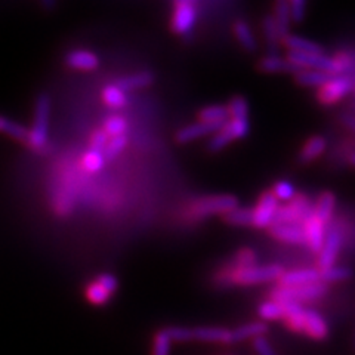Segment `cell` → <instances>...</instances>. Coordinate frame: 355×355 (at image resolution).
<instances>
[{
  "label": "cell",
  "instance_id": "6da1fadb",
  "mask_svg": "<svg viewBox=\"0 0 355 355\" xmlns=\"http://www.w3.org/2000/svg\"><path fill=\"white\" fill-rule=\"evenodd\" d=\"M283 274H284L283 266L277 263L253 265V266H248V268H234V266L230 265L216 274L215 283L222 287L254 286L261 283L280 280V277Z\"/></svg>",
  "mask_w": 355,
  "mask_h": 355
},
{
  "label": "cell",
  "instance_id": "7a4b0ae2",
  "mask_svg": "<svg viewBox=\"0 0 355 355\" xmlns=\"http://www.w3.org/2000/svg\"><path fill=\"white\" fill-rule=\"evenodd\" d=\"M49 116H51V99L48 95H40L36 101L35 121L28 129L26 146L35 153H44L48 148L49 139Z\"/></svg>",
  "mask_w": 355,
  "mask_h": 355
},
{
  "label": "cell",
  "instance_id": "3957f363",
  "mask_svg": "<svg viewBox=\"0 0 355 355\" xmlns=\"http://www.w3.org/2000/svg\"><path fill=\"white\" fill-rule=\"evenodd\" d=\"M239 206V198L231 194H218V196H206L197 198L188 209L185 210V216L200 220L215 215L224 216L230 210Z\"/></svg>",
  "mask_w": 355,
  "mask_h": 355
},
{
  "label": "cell",
  "instance_id": "277c9868",
  "mask_svg": "<svg viewBox=\"0 0 355 355\" xmlns=\"http://www.w3.org/2000/svg\"><path fill=\"white\" fill-rule=\"evenodd\" d=\"M329 292V286L324 283H313L297 287H283L275 286L271 291V299L282 304H299L302 305L305 302H313L317 299L326 296Z\"/></svg>",
  "mask_w": 355,
  "mask_h": 355
},
{
  "label": "cell",
  "instance_id": "5b68a950",
  "mask_svg": "<svg viewBox=\"0 0 355 355\" xmlns=\"http://www.w3.org/2000/svg\"><path fill=\"white\" fill-rule=\"evenodd\" d=\"M169 333L171 339L175 342H188V340H202V342H215L232 343L231 330L225 327H182L173 326L166 329Z\"/></svg>",
  "mask_w": 355,
  "mask_h": 355
},
{
  "label": "cell",
  "instance_id": "8992f818",
  "mask_svg": "<svg viewBox=\"0 0 355 355\" xmlns=\"http://www.w3.org/2000/svg\"><path fill=\"white\" fill-rule=\"evenodd\" d=\"M313 215V205L309 200L302 196L296 194V197L288 202L286 206L279 207L274 225L277 224H291V225H304V222Z\"/></svg>",
  "mask_w": 355,
  "mask_h": 355
},
{
  "label": "cell",
  "instance_id": "52a82bcc",
  "mask_svg": "<svg viewBox=\"0 0 355 355\" xmlns=\"http://www.w3.org/2000/svg\"><path fill=\"white\" fill-rule=\"evenodd\" d=\"M249 121L248 120H228L227 123L222 126L215 135L207 142V150L210 153H218L224 150L227 146L234 141L241 139L249 135Z\"/></svg>",
  "mask_w": 355,
  "mask_h": 355
},
{
  "label": "cell",
  "instance_id": "ba28073f",
  "mask_svg": "<svg viewBox=\"0 0 355 355\" xmlns=\"http://www.w3.org/2000/svg\"><path fill=\"white\" fill-rule=\"evenodd\" d=\"M198 17L197 3L191 0H180L173 5V12L171 19V28L175 35L185 36L190 35L196 27Z\"/></svg>",
  "mask_w": 355,
  "mask_h": 355
},
{
  "label": "cell",
  "instance_id": "9c48e42d",
  "mask_svg": "<svg viewBox=\"0 0 355 355\" xmlns=\"http://www.w3.org/2000/svg\"><path fill=\"white\" fill-rule=\"evenodd\" d=\"M355 87V82L349 76H333L330 80L318 89L317 99L323 105H331L349 95Z\"/></svg>",
  "mask_w": 355,
  "mask_h": 355
},
{
  "label": "cell",
  "instance_id": "30bf717a",
  "mask_svg": "<svg viewBox=\"0 0 355 355\" xmlns=\"http://www.w3.org/2000/svg\"><path fill=\"white\" fill-rule=\"evenodd\" d=\"M342 231L339 227H330L326 232V239L323 246H321L318 252V259H317V268L318 270H326L330 266L336 265L338 257L342 249Z\"/></svg>",
  "mask_w": 355,
  "mask_h": 355
},
{
  "label": "cell",
  "instance_id": "8fae6325",
  "mask_svg": "<svg viewBox=\"0 0 355 355\" xmlns=\"http://www.w3.org/2000/svg\"><path fill=\"white\" fill-rule=\"evenodd\" d=\"M279 200L274 197L271 191L263 193L257 206H254L253 210V224L252 227L254 228H271L274 225V220L277 216V212H279Z\"/></svg>",
  "mask_w": 355,
  "mask_h": 355
},
{
  "label": "cell",
  "instance_id": "7c38bea8",
  "mask_svg": "<svg viewBox=\"0 0 355 355\" xmlns=\"http://www.w3.org/2000/svg\"><path fill=\"white\" fill-rule=\"evenodd\" d=\"M304 335L317 339V340H323L329 336V324L324 320V317L320 313H317L315 309L305 308L304 313Z\"/></svg>",
  "mask_w": 355,
  "mask_h": 355
},
{
  "label": "cell",
  "instance_id": "4fadbf2b",
  "mask_svg": "<svg viewBox=\"0 0 355 355\" xmlns=\"http://www.w3.org/2000/svg\"><path fill=\"white\" fill-rule=\"evenodd\" d=\"M222 126L219 125H212V123H205V121H196V123L187 125L181 128L176 132V142L180 144H188L193 142L198 138H203L207 135H215V133L220 129Z\"/></svg>",
  "mask_w": 355,
  "mask_h": 355
},
{
  "label": "cell",
  "instance_id": "5bb4252c",
  "mask_svg": "<svg viewBox=\"0 0 355 355\" xmlns=\"http://www.w3.org/2000/svg\"><path fill=\"white\" fill-rule=\"evenodd\" d=\"M304 232H305V240H306V244L308 248L318 253L321 246H323L324 243V239H326V225L323 224V222L318 220L314 215H311L305 222H304Z\"/></svg>",
  "mask_w": 355,
  "mask_h": 355
},
{
  "label": "cell",
  "instance_id": "9a60e30c",
  "mask_svg": "<svg viewBox=\"0 0 355 355\" xmlns=\"http://www.w3.org/2000/svg\"><path fill=\"white\" fill-rule=\"evenodd\" d=\"M65 64L73 70L79 71H94L99 67L98 55L86 51V49H76L65 55Z\"/></svg>",
  "mask_w": 355,
  "mask_h": 355
},
{
  "label": "cell",
  "instance_id": "2e32d148",
  "mask_svg": "<svg viewBox=\"0 0 355 355\" xmlns=\"http://www.w3.org/2000/svg\"><path fill=\"white\" fill-rule=\"evenodd\" d=\"M320 282V270L318 268H301V270H292L284 271L280 277L279 286L283 287H297L305 284H313Z\"/></svg>",
  "mask_w": 355,
  "mask_h": 355
},
{
  "label": "cell",
  "instance_id": "e0dca14e",
  "mask_svg": "<svg viewBox=\"0 0 355 355\" xmlns=\"http://www.w3.org/2000/svg\"><path fill=\"white\" fill-rule=\"evenodd\" d=\"M271 236L277 240L288 244H306L305 232L301 225L291 224H277L270 228Z\"/></svg>",
  "mask_w": 355,
  "mask_h": 355
},
{
  "label": "cell",
  "instance_id": "ac0fdd59",
  "mask_svg": "<svg viewBox=\"0 0 355 355\" xmlns=\"http://www.w3.org/2000/svg\"><path fill=\"white\" fill-rule=\"evenodd\" d=\"M259 70L263 73H270V74H280V73L296 74L297 71H301L287 58H282L277 53L266 55L265 58H262L259 62Z\"/></svg>",
  "mask_w": 355,
  "mask_h": 355
},
{
  "label": "cell",
  "instance_id": "d6986e66",
  "mask_svg": "<svg viewBox=\"0 0 355 355\" xmlns=\"http://www.w3.org/2000/svg\"><path fill=\"white\" fill-rule=\"evenodd\" d=\"M335 207H336L335 194L330 191H324L323 194H320L315 205L313 206V215L326 225L331 220L333 214H335Z\"/></svg>",
  "mask_w": 355,
  "mask_h": 355
},
{
  "label": "cell",
  "instance_id": "ffe728a7",
  "mask_svg": "<svg viewBox=\"0 0 355 355\" xmlns=\"http://www.w3.org/2000/svg\"><path fill=\"white\" fill-rule=\"evenodd\" d=\"M327 148V139L324 137H313L309 138L305 146L302 147L301 153H299V162L306 164L317 160L321 154H324Z\"/></svg>",
  "mask_w": 355,
  "mask_h": 355
},
{
  "label": "cell",
  "instance_id": "44dd1931",
  "mask_svg": "<svg viewBox=\"0 0 355 355\" xmlns=\"http://www.w3.org/2000/svg\"><path fill=\"white\" fill-rule=\"evenodd\" d=\"M284 46L288 49V52H297V53H324L323 46L321 44L308 40L305 37L288 35L284 40Z\"/></svg>",
  "mask_w": 355,
  "mask_h": 355
},
{
  "label": "cell",
  "instance_id": "7402d4cb",
  "mask_svg": "<svg viewBox=\"0 0 355 355\" xmlns=\"http://www.w3.org/2000/svg\"><path fill=\"white\" fill-rule=\"evenodd\" d=\"M153 82H154V76L151 73L141 71V73L121 77L116 85L121 89V91H125L128 94L130 91H138V89L148 87Z\"/></svg>",
  "mask_w": 355,
  "mask_h": 355
},
{
  "label": "cell",
  "instance_id": "603a6c76",
  "mask_svg": "<svg viewBox=\"0 0 355 355\" xmlns=\"http://www.w3.org/2000/svg\"><path fill=\"white\" fill-rule=\"evenodd\" d=\"M266 330H268V326H266V323H263V321H252V323L243 324L234 330H231L232 343L263 336Z\"/></svg>",
  "mask_w": 355,
  "mask_h": 355
},
{
  "label": "cell",
  "instance_id": "cb8c5ba5",
  "mask_svg": "<svg viewBox=\"0 0 355 355\" xmlns=\"http://www.w3.org/2000/svg\"><path fill=\"white\" fill-rule=\"evenodd\" d=\"M234 35L237 37V40L240 42L241 46L244 48V51L248 52H257L258 51V40L257 36H254V33L252 31L250 26L248 24L246 21L239 19L234 22Z\"/></svg>",
  "mask_w": 355,
  "mask_h": 355
},
{
  "label": "cell",
  "instance_id": "d4e9b609",
  "mask_svg": "<svg viewBox=\"0 0 355 355\" xmlns=\"http://www.w3.org/2000/svg\"><path fill=\"white\" fill-rule=\"evenodd\" d=\"M274 22H275V27L277 31H279V36L282 39V42L291 35V14H288V5L284 0H280V2H277L274 5Z\"/></svg>",
  "mask_w": 355,
  "mask_h": 355
},
{
  "label": "cell",
  "instance_id": "484cf974",
  "mask_svg": "<svg viewBox=\"0 0 355 355\" xmlns=\"http://www.w3.org/2000/svg\"><path fill=\"white\" fill-rule=\"evenodd\" d=\"M228 120L230 114L227 105H207L202 111H198V121H205V123L224 126Z\"/></svg>",
  "mask_w": 355,
  "mask_h": 355
},
{
  "label": "cell",
  "instance_id": "4316f807",
  "mask_svg": "<svg viewBox=\"0 0 355 355\" xmlns=\"http://www.w3.org/2000/svg\"><path fill=\"white\" fill-rule=\"evenodd\" d=\"M101 96H103V101L105 103V105L110 107V108H113V110L125 108L129 104L126 92L121 91V89L117 85L105 86L103 89Z\"/></svg>",
  "mask_w": 355,
  "mask_h": 355
},
{
  "label": "cell",
  "instance_id": "83f0119b",
  "mask_svg": "<svg viewBox=\"0 0 355 355\" xmlns=\"http://www.w3.org/2000/svg\"><path fill=\"white\" fill-rule=\"evenodd\" d=\"M330 74L323 73V71H317V70H301L295 74L296 83L305 86V87H321L324 86L330 80Z\"/></svg>",
  "mask_w": 355,
  "mask_h": 355
},
{
  "label": "cell",
  "instance_id": "f1b7e54d",
  "mask_svg": "<svg viewBox=\"0 0 355 355\" xmlns=\"http://www.w3.org/2000/svg\"><path fill=\"white\" fill-rule=\"evenodd\" d=\"M224 220L232 227H250L253 224V210L250 207H234L224 216Z\"/></svg>",
  "mask_w": 355,
  "mask_h": 355
},
{
  "label": "cell",
  "instance_id": "f546056e",
  "mask_svg": "<svg viewBox=\"0 0 355 355\" xmlns=\"http://www.w3.org/2000/svg\"><path fill=\"white\" fill-rule=\"evenodd\" d=\"M352 274H354L352 270L348 268V266L333 265V266H330V268L320 270V282L329 286V284L336 283V282L349 280Z\"/></svg>",
  "mask_w": 355,
  "mask_h": 355
},
{
  "label": "cell",
  "instance_id": "4dcf8cb0",
  "mask_svg": "<svg viewBox=\"0 0 355 355\" xmlns=\"http://www.w3.org/2000/svg\"><path fill=\"white\" fill-rule=\"evenodd\" d=\"M258 315L265 321H275V320H284L286 315V308L284 304L277 302L270 299V301H265L258 306Z\"/></svg>",
  "mask_w": 355,
  "mask_h": 355
},
{
  "label": "cell",
  "instance_id": "1f68e13d",
  "mask_svg": "<svg viewBox=\"0 0 355 355\" xmlns=\"http://www.w3.org/2000/svg\"><path fill=\"white\" fill-rule=\"evenodd\" d=\"M262 31H263V36H265V42H266V46L271 51L270 55H275L277 48H279V43L282 42L280 36H279V31H277L275 27V22L272 15H266L262 19Z\"/></svg>",
  "mask_w": 355,
  "mask_h": 355
},
{
  "label": "cell",
  "instance_id": "d6a6232c",
  "mask_svg": "<svg viewBox=\"0 0 355 355\" xmlns=\"http://www.w3.org/2000/svg\"><path fill=\"white\" fill-rule=\"evenodd\" d=\"M0 133H5V135L14 138L22 144H26L28 129L21 126L19 123H17V121H12L8 117L0 116Z\"/></svg>",
  "mask_w": 355,
  "mask_h": 355
},
{
  "label": "cell",
  "instance_id": "836d02e7",
  "mask_svg": "<svg viewBox=\"0 0 355 355\" xmlns=\"http://www.w3.org/2000/svg\"><path fill=\"white\" fill-rule=\"evenodd\" d=\"M85 295L87 301L95 306H104L111 301V297H113V295L108 293L105 288L99 286L96 282H92L86 287Z\"/></svg>",
  "mask_w": 355,
  "mask_h": 355
},
{
  "label": "cell",
  "instance_id": "e575fe53",
  "mask_svg": "<svg viewBox=\"0 0 355 355\" xmlns=\"http://www.w3.org/2000/svg\"><path fill=\"white\" fill-rule=\"evenodd\" d=\"M128 120L121 116H111L104 121V126L101 128L108 138H116V137H121L126 135L128 132Z\"/></svg>",
  "mask_w": 355,
  "mask_h": 355
},
{
  "label": "cell",
  "instance_id": "d590c367",
  "mask_svg": "<svg viewBox=\"0 0 355 355\" xmlns=\"http://www.w3.org/2000/svg\"><path fill=\"white\" fill-rule=\"evenodd\" d=\"M172 343L169 333L166 329L159 330L155 333L153 339V347H151V355H171L172 351Z\"/></svg>",
  "mask_w": 355,
  "mask_h": 355
},
{
  "label": "cell",
  "instance_id": "8d00e7d4",
  "mask_svg": "<svg viewBox=\"0 0 355 355\" xmlns=\"http://www.w3.org/2000/svg\"><path fill=\"white\" fill-rule=\"evenodd\" d=\"M227 110L231 120H248L249 104L246 101V98L243 96L231 98V101L227 105Z\"/></svg>",
  "mask_w": 355,
  "mask_h": 355
},
{
  "label": "cell",
  "instance_id": "74e56055",
  "mask_svg": "<svg viewBox=\"0 0 355 355\" xmlns=\"http://www.w3.org/2000/svg\"><path fill=\"white\" fill-rule=\"evenodd\" d=\"M128 135H121L116 138H110L107 147L104 150V159L105 162H113L119 157V154L123 153L128 146Z\"/></svg>",
  "mask_w": 355,
  "mask_h": 355
},
{
  "label": "cell",
  "instance_id": "f35d334b",
  "mask_svg": "<svg viewBox=\"0 0 355 355\" xmlns=\"http://www.w3.org/2000/svg\"><path fill=\"white\" fill-rule=\"evenodd\" d=\"M105 163L107 162L104 159L103 153L87 150L86 154L83 155V168L89 173H98L99 171H103Z\"/></svg>",
  "mask_w": 355,
  "mask_h": 355
},
{
  "label": "cell",
  "instance_id": "ab89813d",
  "mask_svg": "<svg viewBox=\"0 0 355 355\" xmlns=\"http://www.w3.org/2000/svg\"><path fill=\"white\" fill-rule=\"evenodd\" d=\"M257 259H258L257 253H254L252 249L244 248L234 254V259H232L231 266H234V268H248V266L257 265Z\"/></svg>",
  "mask_w": 355,
  "mask_h": 355
},
{
  "label": "cell",
  "instance_id": "60d3db41",
  "mask_svg": "<svg viewBox=\"0 0 355 355\" xmlns=\"http://www.w3.org/2000/svg\"><path fill=\"white\" fill-rule=\"evenodd\" d=\"M271 193L274 194V197H275L277 200H279V202H284V203L292 202V200L296 197L295 187H293L291 182H287V181L277 182V184L274 185Z\"/></svg>",
  "mask_w": 355,
  "mask_h": 355
},
{
  "label": "cell",
  "instance_id": "b9f144b4",
  "mask_svg": "<svg viewBox=\"0 0 355 355\" xmlns=\"http://www.w3.org/2000/svg\"><path fill=\"white\" fill-rule=\"evenodd\" d=\"M288 5V14H291L292 22L296 24H301V22L306 17V2L305 0H292V2H287Z\"/></svg>",
  "mask_w": 355,
  "mask_h": 355
},
{
  "label": "cell",
  "instance_id": "7bdbcfd3",
  "mask_svg": "<svg viewBox=\"0 0 355 355\" xmlns=\"http://www.w3.org/2000/svg\"><path fill=\"white\" fill-rule=\"evenodd\" d=\"M108 141H110V138L107 137V133L103 129H98L92 133L91 141H89V150L104 154V150L107 147Z\"/></svg>",
  "mask_w": 355,
  "mask_h": 355
},
{
  "label": "cell",
  "instance_id": "ee69618b",
  "mask_svg": "<svg viewBox=\"0 0 355 355\" xmlns=\"http://www.w3.org/2000/svg\"><path fill=\"white\" fill-rule=\"evenodd\" d=\"M95 282H96L99 286H101V287H104L105 291H107L108 293H111V295H114V293L117 292V288H119V280L116 279V277H114L113 274H108V272L99 274V275L96 277Z\"/></svg>",
  "mask_w": 355,
  "mask_h": 355
},
{
  "label": "cell",
  "instance_id": "f6af8a7d",
  "mask_svg": "<svg viewBox=\"0 0 355 355\" xmlns=\"http://www.w3.org/2000/svg\"><path fill=\"white\" fill-rule=\"evenodd\" d=\"M253 348H254V351H257L258 355H277V352L271 347L268 339H265L263 336L253 339Z\"/></svg>",
  "mask_w": 355,
  "mask_h": 355
},
{
  "label": "cell",
  "instance_id": "bcb514c9",
  "mask_svg": "<svg viewBox=\"0 0 355 355\" xmlns=\"http://www.w3.org/2000/svg\"><path fill=\"white\" fill-rule=\"evenodd\" d=\"M342 123L345 125L348 129L355 132V116L352 114H343L342 116Z\"/></svg>",
  "mask_w": 355,
  "mask_h": 355
},
{
  "label": "cell",
  "instance_id": "7dc6e473",
  "mask_svg": "<svg viewBox=\"0 0 355 355\" xmlns=\"http://www.w3.org/2000/svg\"><path fill=\"white\" fill-rule=\"evenodd\" d=\"M348 162L355 168V153H351V154L348 155Z\"/></svg>",
  "mask_w": 355,
  "mask_h": 355
}]
</instances>
